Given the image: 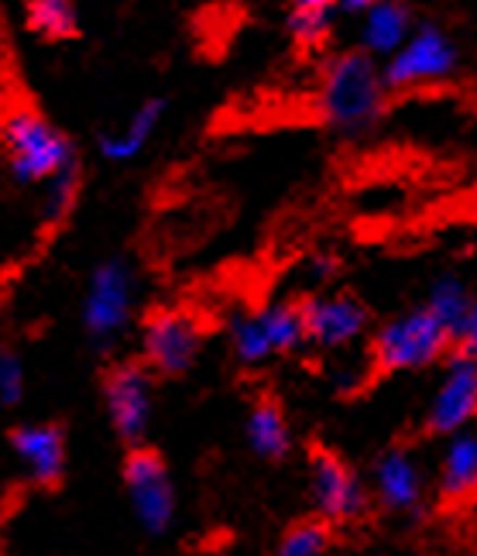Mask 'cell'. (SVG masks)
Masks as SVG:
<instances>
[{
    "label": "cell",
    "instance_id": "obj_1",
    "mask_svg": "<svg viewBox=\"0 0 477 556\" xmlns=\"http://www.w3.org/2000/svg\"><path fill=\"white\" fill-rule=\"evenodd\" d=\"M388 97H392V90H388L385 66H378V59L364 49H347L323 66L316 111L334 135L354 138L372 131L385 117Z\"/></svg>",
    "mask_w": 477,
    "mask_h": 556
},
{
    "label": "cell",
    "instance_id": "obj_2",
    "mask_svg": "<svg viewBox=\"0 0 477 556\" xmlns=\"http://www.w3.org/2000/svg\"><path fill=\"white\" fill-rule=\"evenodd\" d=\"M0 135H4L8 179L21 189L46 186L76 162L73 141L32 103H11Z\"/></svg>",
    "mask_w": 477,
    "mask_h": 556
},
{
    "label": "cell",
    "instance_id": "obj_3",
    "mask_svg": "<svg viewBox=\"0 0 477 556\" xmlns=\"http://www.w3.org/2000/svg\"><path fill=\"white\" fill-rule=\"evenodd\" d=\"M453 351V333L426 306L405 309L372 337V365L385 375H416Z\"/></svg>",
    "mask_w": 477,
    "mask_h": 556
},
{
    "label": "cell",
    "instance_id": "obj_4",
    "mask_svg": "<svg viewBox=\"0 0 477 556\" xmlns=\"http://www.w3.org/2000/svg\"><path fill=\"white\" fill-rule=\"evenodd\" d=\"M461 66V52L437 25H419L405 46L385 59V83L392 93L440 87Z\"/></svg>",
    "mask_w": 477,
    "mask_h": 556
},
{
    "label": "cell",
    "instance_id": "obj_5",
    "mask_svg": "<svg viewBox=\"0 0 477 556\" xmlns=\"http://www.w3.org/2000/svg\"><path fill=\"white\" fill-rule=\"evenodd\" d=\"M135 313V275L121 258L103 262L90 271L83 295V327L97 348L114 344Z\"/></svg>",
    "mask_w": 477,
    "mask_h": 556
},
{
    "label": "cell",
    "instance_id": "obj_6",
    "mask_svg": "<svg viewBox=\"0 0 477 556\" xmlns=\"http://www.w3.org/2000/svg\"><path fill=\"white\" fill-rule=\"evenodd\" d=\"M477 419V357L453 348L443 361V375L426 402L423 426L429 437H457Z\"/></svg>",
    "mask_w": 477,
    "mask_h": 556
},
{
    "label": "cell",
    "instance_id": "obj_7",
    "mask_svg": "<svg viewBox=\"0 0 477 556\" xmlns=\"http://www.w3.org/2000/svg\"><path fill=\"white\" fill-rule=\"evenodd\" d=\"M200 351H203V327L189 309H155L145 319L141 354L145 365L155 375L165 378L186 375L197 365Z\"/></svg>",
    "mask_w": 477,
    "mask_h": 556
},
{
    "label": "cell",
    "instance_id": "obj_8",
    "mask_svg": "<svg viewBox=\"0 0 477 556\" xmlns=\"http://www.w3.org/2000/svg\"><path fill=\"white\" fill-rule=\"evenodd\" d=\"M310 491L316 516L330 526H354L367 511V488L357 470L343 457L330 454L327 446H316L310 454Z\"/></svg>",
    "mask_w": 477,
    "mask_h": 556
},
{
    "label": "cell",
    "instance_id": "obj_9",
    "mask_svg": "<svg viewBox=\"0 0 477 556\" xmlns=\"http://www.w3.org/2000/svg\"><path fill=\"white\" fill-rule=\"evenodd\" d=\"M124 488L138 526L151 536H162L176 519V488H172L165 460L148 446H135L124 460Z\"/></svg>",
    "mask_w": 477,
    "mask_h": 556
},
{
    "label": "cell",
    "instance_id": "obj_10",
    "mask_svg": "<svg viewBox=\"0 0 477 556\" xmlns=\"http://www.w3.org/2000/svg\"><path fill=\"white\" fill-rule=\"evenodd\" d=\"M151 371L148 365H117L106 371L103 378V405L106 416H111L114 433L124 443H141L148 426H151V409H155V384H151Z\"/></svg>",
    "mask_w": 477,
    "mask_h": 556
},
{
    "label": "cell",
    "instance_id": "obj_11",
    "mask_svg": "<svg viewBox=\"0 0 477 556\" xmlns=\"http://www.w3.org/2000/svg\"><path fill=\"white\" fill-rule=\"evenodd\" d=\"M306 327H310V344L319 351H347L372 327V313L351 292H319L310 295L306 303Z\"/></svg>",
    "mask_w": 477,
    "mask_h": 556
},
{
    "label": "cell",
    "instance_id": "obj_12",
    "mask_svg": "<svg viewBox=\"0 0 477 556\" xmlns=\"http://www.w3.org/2000/svg\"><path fill=\"white\" fill-rule=\"evenodd\" d=\"M372 491L392 516H419L426 505V470L412 451L392 446L372 467Z\"/></svg>",
    "mask_w": 477,
    "mask_h": 556
},
{
    "label": "cell",
    "instance_id": "obj_13",
    "mask_svg": "<svg viewBox=\"0 0 477 556\" xmlns=\"http://www.w3.org/2000/svg\"><path fill=\"white\" fill-rule=\"evenodd\" d=\"M11 454L38 488H55L66 475V437L52 422H25L11 430Z\"/></svg>",
    "mask_w": 477,
    "mask_h": 556
},
{
    "label": "cell",
    "instance_id": "obj_14",
    "mask_svg": "<svg viewBox=\"0 0 477 556\" xmlns=\"http://www.w3.org/2000/svg\"><path fill=\"white\" fill-rule=\"evenodd\" d=\"M412 31H416V17L405 0H381L361 21V49L375 59H392Z\"/></svg>",
    "mask_w": 477,
    "mask_h": 556
},
{
    "label": "cell",
    "instance_id": "obj_15",
    "mask_svg": "<svg viewBox=\"0 0 477 556\" xmlns=\"http://www.w3.org/2000/svg\"><path fill=\"white\" fill-rule=\"evenodd\" d=\"M168 111V103L162 97H151L145 100L138 111L127 117V124L121 127V131H103L97 138V152L103 162H131L138 159L148 141L155 138V131L162 127V117Z\"/></svg>",
    "mask_w": 477,
    "mask_h": 556
},
{
    "label": "cell",
    "instance_id": "obj_16",
    "mask_svg": "<svg viewBox=\"0 0 477 556\" xmlns=\"http://www.w3.org/2000/svg\"><path fill=\"white\" fill-rule=\"evenodd\" d=\"M437 491L443 502H470L477 495V437H450L437 470Z\"/></svg>",
    "mask_w": 477,
    "mask_h": 556
},
{
    "label": "cell",
    "instance_id": "obj_17",
    "mask_svg": "<svg viewBox=\"0 0 477 556\" xmlns=\"http://www.w3.org/2000/svg\"><path fill=\"white\" fill-rule=\"evenodd\" d=\"M248 446L265 460H281L292 451V430H289V416L275 399H258L248 413L244 426Z\"/></svg>",
    "mask_w": 477,
    "mask_h": 556
},
{
    "label": "cell",
    "instance_id": "obj_18",
    "mask_svg": "<svg viewBox=\"0 0 477 556\" xmlns=\"http://www.w3.org/2000/svg\"><path fill=\"white\" fill-rule=\"evenodd\" d=\"M230 351L244 368H262V365H268L272 357H278L262 309L237 313L230 319Z\"/></svg>",
    "mask_w": 477,
    "mask_h": 556
},
{
    "label": "cell",
    "instance_id": "obj_19",
    "mask_svg": "<svg viewBox=\"0 0 477 556\" xmlns=\"http://www.w3.org/2000/svg\"><path fill=\"white\" fill-rule=\"evenodd\" d=\"M25 25L41 41H73L79 14L73 0H25Z\"/></svg>",
    "mask_w": 477,
    "mask_h": 556
},
{
    "label": "cell",
    "instance_id": "obj_20",
    "mask_svg": "<svg viewBox=\"0 0 477 556\" xmlns=\"http://www.w3.org/2000/svg\"><path fill=\"white\" fill-rule=\"evenodd\" d=\"M474 303H477V295L470 292V286L464 282V278H457V275H440L437 282L429 286L423 306L432 316H437L450 333H457V327L467 319V313L474 309Z\"/></svg>",
    "mask_w": 477,
    "mask_h": 556
},
{
    "label": "cell",
    "instance_id": "obj_21",
    "mask_svg": "<svg viewBox=\"0 0 477 556\" xmlns=\"http://www.w3.org/2000/svg\"><path fill=\"white\" fill-rule=\"evenodd\" d=\"M79 189H83V173H79V162H73L70 168H62L52 182H46V197H41V206H38L41 224L46 227L66 224L79 200Z\"/></svg>",
    "mask_w": 477,
    "mask_h": 556
},
{
    "label": "cell",
    "instance_id": "obj_22",
    "mask_svg": "<svg viewBox=\"0 0 477 556\" xmlns=\"http://www.w3.org/2000/svg\"><path fill=\"white\" fill-rule=\"evenodd\" d=\"M330 543H334L330 522H323L319 516L316 519H302L278 540L275 556H327Z\"/></svg>",
    "mask_w": 477,
    "mask_h": 556
},
{
    "label": "cell",
    "instance_id": "obj_23",
    "mask_svg": "<svg viewBox=\"0 0 477 556\" xmlns=\"http://www.w3.org/2000/svg\"><path fill=\"white\" fill-rule=\"evenodd\" d=\"M289 38L302 52H316L327 46L330 38V11H310V8H292L289 14Z\"/></svg>",
    "mask_w": 477,
    "mask_h": 556
},
{
    "label": "cell",
    "instance_id": "obj_24",
    "mask_svg": "<svg viewBox=\"0 0 477 556\" xmlns=\"http://www.w3.org/2000/svg\"><path fill=\"white\" fill-rule=\"evenodd\" d=\"M21 395H25V368H21L17 354L4 351V357H0V402L17 405Z\"/></svg>",
    "mask_w": 477,
    "mask_h": 556
},
{
    "label": "cell",
    "instance_id": "obj_25",
    "mask_svg": "<svg viewBox=\"0 0 477 556\" xmlns=\"http://www.w3.org/2000/svg\"><path fill=\"white\" fill-rule=\"evenodd\" d=\"M453 348L464 351V354H470V357H477V303H474V309L467 313L464 324L457 327V333H453Z\"/></svg>",
    "mask_w": 477,
    "mask_h": 556
},
{
    "label": "cell",
    "instance_id": "obj_26",
    "mask_svg": "<svg viewBox=\"0 0 477 556\" xmlns=\"http://www.w3.org/2000/svg\"><path fill=\"white\" fill-rule=\"evenodd\" d=\"M310 271L316 275V282H327V278L337 271V258H330V254H313V258H310Z\"/></svg>",
    "mask_w": 477,
    "mask_h": 556
},
{
    "label": "cell",
    "instance_id": "obj_27",
    "mask_svg": "<svg viewBox=\"0 0 477 556\" xmlns=\"http://www.w3.org/2000/svg\"><path fill=\"white\" fill-rule=\"evenodd\" d=\"M375 4H381V0H340V11H347V14H367Z\"/></svg>",
    "mask_w": 477,
    "mask_h": 556
},
{
    "label": "cell",
    "instance_id": "obj_28",
    "mask_svg": "<svg viewBox=\"0 0 477 556\" xmlns=\"http://www.w3.org/2000/svg\"><path fill=\"white\" fill-rule=\"evenodd\" d=\"M292 8H310V11H334L340 0H292Z\"/></svg>",
    "mask_w": 477,
    "mask_h": 556
}]
</instances>
